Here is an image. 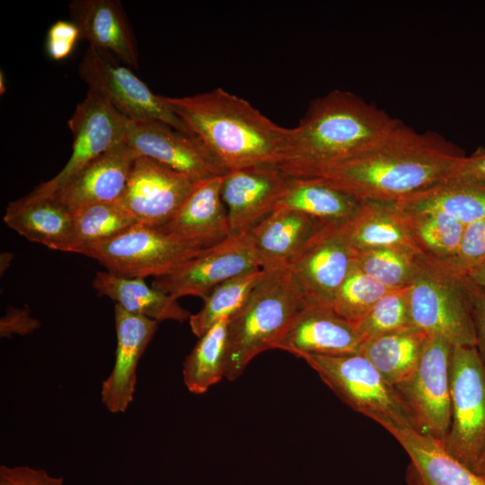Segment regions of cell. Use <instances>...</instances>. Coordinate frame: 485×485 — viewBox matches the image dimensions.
<instances>
[{
    "instance_id": "1",
    "label": "cell",
    "mask_w": 485,
    "mask_h": 485,
    "mask_svg": "<svg viewBox=\"0 0 485 485\" xmlns=\"http://www.w3.org/2000/svg\"><path fill=\"white\" fill-rule=\"evenodd\" d=\"M463 153L401 121L362 154L316 178L360 201L396 203L448 178Z\"/></svg>"
},
{
    "instance_id": "2",
    "label": "cell",
    "mask_w": 485,
    "mask_h": 485,
    "mask_svg": "<svg viewBox=\"0 0 485 485\" xmlns=\"http://www.w3.org/2000/svg\"><path fill=\"white\" fill-rule=\"evenodd\" d=\"M400 121L348 91L313 100L289 128L278 166L288 178H316L369 149Z\"/></svg>"
},
{
    "instance_id": "3",
    "label": "cell",
    "mask_w": 485,
    "mask_h": 485,
    "mask_svg": "<svg viewBox=\"0 0 485 485\" xmlns=\"http://www.w3.org/2000/svg\"><path fill=\"white\" fill-rule=\"evenodd\" d=\"M164 97L173 112L227 171L278 164L289 128L222 88L185 97Z\"/></svg>"
},
{
    "instance_id": "4",
    "label": "cell",
    "mask_w": 485,
    "mask_h": 485,
    "mask_svg": "<svg viewBox=\"0 0 485 485\" xmlns=\"http://www.w3.org/2000/svg\"><path fill=\"white\" fill-rule=\"evenodd\" d=\"M304 302L302 287L289 269L267 271L229 319L225 377L236 380L257 355L274 349Z\"/></svg>"
},
{
    "instance_id": "5",
    "label": "cell",
    "mask_w": 485,
    "mask_h": 485,
    "mask_svg": "<svg viewBox=\"0 0 485 485\" xmlns=\"http://www.w3.org/2000/svg\"><path fill=\"white\" fill-rule=\"evenodd\" d=\"M408 300L412 326L453 347H475L467 277L447 261L421 252Z\"/></svg>"
},
{
    "instance_id": "6",
    "label": "cell",
    "mask_w": 485,
    "mask_h": 485,
    "mask_svg": "<svg viewBox=\"0 0 485 485\" xmlns=\"http://www.w3.org/2000/svg\"><path fill=\"white\" fill-rule=\"evenodd\" d=\"M322 380L354 410L385 430L410 428L415 421L396 392L374 365L359 352L341 355H303Z\"/></svg>"
},
{
    "instance_id": "7",
    "label": "cell",
    "mask_w": 485,
    "mask_h": 485,
    "mask_svg": "<svg viewBox=\"0 0 485 485\" xmlns=\"http://www.w3.org/2000/svg\"><path fill=\"white\" fill-rule=\"evenodd\" d=\"M210 249L172 237L157 227L137 223L114 237L84 248L80 254L96 260L112 274L145 278L171 273Z\"/></svg>"
},
{
    "instance_id": "8",
    "label": "cell",
    "mask_w": 485,
    "mask_h": 485,
    "mask_svg": "<svg viewBox=\"0 0 485 485\" xmlns=\"http://www.w3.org/2000/svg\"><path fill=\"white\" fill-rule=\"evenodd\" d=\"M450 399V427L443 443L472 470L485 447V366L475 347H454Z\"/></svg>"
},
{
    "instance_id": "9",
    "label": "cell",
    "mask_w": 485,
    "mask_h": 485,
    "mask_svg": "<svg viewBox=\"0 0 485 485\" xmlns=\"http://www.w3.org/2000/svg\"><path fill=\"white\" fill-rule=\"evenodd\" d=\"M454 347L428 334L416 368L394 386L417 430L444 441L451 420L450 367Z\"/></svg>"
},
{
    "instance_id": "10",
    "label": "cell",
    "mask_w": 485,
    "mask_h": 485,
    "mask_svg": "<svg viewBox=\"0 0 485 485\" xmlns=\"http://www.w3.org/2000/svg\"><path fill=\"white\" fill-rule=\"evenodd\" d=\"M79 75L88 90L101 96L128 120H156L193 135L163 96L154 94L130 69L117 64L109 53L89 46L80 62Z\"/></svg>"
},
{
    "instance_id": "11",
    "label": "cell",
    "mask_w": 485,
    "mask_h": 485,
    "mask_svg": "<svg viewBox=\"0 0 485 485\" xmlns=\"http://www.w3.org/2000/svg\"><path fill=\"white\" fill-rule=\"evenodd\" d=\"M128 121L101 96L88 90L68 120L74 140L67 163L33 191L52 194L93 160L125 141Z\"/></svg>"
},
{
    "instance_id": "12",
    "label": "cell",
    "mask_w": 485,
    "mask_h": 485,
    "mask_svg": "<svg viewBox=\"0 0 485 485\" xmlns=\"http://www.w3.org/2000/svg\"><path fill=\"white\" fill-rule=\"evenodd\" d=\"M261 269L249 233L232 236L171 273L154 278L152 287L179 299L194 295L203 300L220 284Z\"/></svg>"
},
{
    "instance_id": "13",
    "label": "cell",
    "mask_w": 485,
    "mask_h": 485,
    "mask_svg": "<svg viewBox=\"0 0 485 485\" xmlns=\"http://www.w3.org/2000/svg\"><path fill=\"white\" fill-rule=\"evenodd\" d=\"M125 140L137 157L155 161L195 183L228 172L196 136L160 121L129 120Z\"/></svg>"
},
{
    "instance_id": "14",
    "label": "cell",
    "mask_w": 485,
    "mask_h": 485,
    "mask_svg": "<svg viewBox=\"0 0 485 485\" xmlns=\"http://www.w3.org/2000/svg\"><path fill=\"white\" fill-rule=\"evenodd\" d=\"M345 224L322 226L292 260L289 269L305 298L331 306L355 263Z\"/></svg>"
},
{
    "instance_id": "15",
    "label": "cell",
    "mask_w": 485,
    "mask_h": 485,
    "mask_svg": "<svg viewBox=\"0 0 485 485\" xmlns=\"http://www.w3.org/2000/svg\"><path fill=\"white\" fill-rule=\"evenodd\" d=\"M195 185L186 176L139 156L134 162L119 204L137 223L158 227L176 212Z\"/></svg>"
},
{
    "instance_id": "16",
    "label": "cell",
    "mask_w": 485,
    "mask_h": 485,
    "mask_svg": "<svg viewBox=\"0 0 485 485\" xmlns=\"http://www.w3.org/2000/svg\"><path fill=\"white\" fill-rule=\"evenodd\" d=\"M288 181L278 164L229 171L223 176L221 195L230 237L249 233L277 207Z\"/></svg>"
},
{
    "instance_id": "17",
    "label": "cell",
    "mask_w": 485,
    "mask_h": 485,
    "mask_svg": "<svg viewBox=\"0 0 485 485\" xmlns=\"http://www.w3.org/2000/svg\"><path fill=\"white\" fill-rule=\"evenodd\" d=\"M363 342L357 326L326 304L308 300L295 315L275 348L303 355L357 353Z\"/></svg>"
},
{
    "instance_id": "18",
    "label": "cell",
    "mask_w": 485,
    "mask_h": 485,
    "mask_svg": "<svg viewBox=\"0 0 485 485\" xmlns=\"http://www.w3.org/2000/svg\"><path fill=\"white\" fill-rule=\"evenodd\" d=\"M137 158L125 140L93 160L49 196L71 213L95 204L118 203Z\"/></svg>"
},
{
    "instance_id": "19",
    "label": "cell",
    "mask_w": 485,
    "mask_h": 485,
    "mask_svg": "<svg viewBox=\"0 0 485 485\" xmlns=\"http://www.w3.org/2000/svg\"><path fill=\"white\" fill-rule=\"evenodd\" d=\"M114 319L117 334L115 363L102 382L101 394L109 411L122 413L134 400L137 367L157 330L158 322L128 313L116 304Z\"/></svg>"
},
{
    "instance_id": "20",
    "label": "cell",
    "mask_w": 485,
    "mask_h": 485,
    "mask_svg": "<svg viewBox=\"0 0 485 485\" xmlns=\"http://www.w3.org/2000/svg\"><path fill=\"white\" fill-rule=\"evenodd\" d=\"M223 176L196 183L176 212L157 228L181 241L212 248L230 237L227 211L222 199Z\"/></svg>"
},
{
    "instance_id": "21",
    "label": "cell",
    "mask_w": 485,
    "mask_h": 485,
    "mask_svg": "<svg viewBox=\"0 0 485 485\" xmlns=\"http://www.w3.org/2000/svg\"><path fill=\"white\" fill-rule=\"evenodd\" d=\"M325 225L295 210L278 208L272 211L249 232L260 269L265 271L287 269L292 260Z\"/></svg>"
},
{
    "instance_id": "22",
    "label": "cell",
    "mask_w": 485,
    "mask_h": 485,
    "mask_svg": "<svg viewBox=\"0 0 485 485\" xmlns=\"http://www.w3.org/2000/svg\"><path fill=\"white\" fill-rule=\"evenodd\" d=\"M69 10L81 38L89 46L114 54L128 66L137 69L135 40L126 13L116 0H75Z\"/></svg>"
},
{
    "instance_id": "23",
    "label": "cell",
    "mask_w": 485,
    "mask_h": 485,
    "mask_svg": "<svg viewBox=\"0 0 485 485\" xmlns=\"http://www.w3.org/2000/svg\"><path fill=\"white\" fill-rule=\"evenodd\" d=\"M73 221V213L55 198L33 190L12 201L4 216V222L20 235L61 251H67Z\"/></svg>"
},
{
    "instance_id": "24",
    "label": "cell",
    "mask_w": 485,
    "mask_h": 485,
    "mask_svg": "<svg viewBox=\"0 0 485 485\" xmlns=\"http://www.w3.org/2000/svg\"><path fill=\"white\" fill-rule=\"evenodd\" d=\"M410 457L418 479L425 485H485V480L457 460L443 441L414 428L386 430Z\"/></svg>"
},
{
    "instance_id": "25",
    "label": "cell",
    "mask_w": 485,
    "mask_h": 485,
    "mask_svg": "<svg viewBox=\"0 0 485 485\" xmlns=\"http://www.w3.org/2000/svg\"><path fill=\"white\" fill-rule=\"evenodd\" d=\"M355 251L381 247L419 249L403 212L393 202L361 201L355 216L345 224Z\"/></svg>"
},
{
    "instance_id": "26",
    "label": "cell",
    "mask_w": 485,
    "mask_h": 485,
    "mask_svg": "<svg viewBox=\"0 0 485 485\" xmlns=\"http://www.w3.org/2000/svg\"><path fill=\"white\" fill-rule=\"evenodd\" d=\"M93 287L99 295L110 298L128 313L158 322L166 320L183 322L191 315L180 305L178 299L149 287L142 278H125L107 270L99 271L93 280Z\"/></svg>"
},
{
    "instance_id": "27",
    "label": "cell",
    "mask_w": 485,
    "mask_h": 485,
    "mask_svg": "<svg viewBox=\"0 0 485 485\" xmlns=\"http://www.w3.org/2000/svg\"><path fill=\"white\" fill-rule=\"evenodd\" d=\"M360 205V200L322 178H288L275 209L295 210L325 224H346Z\"/></svg>"
},
{
    "instance_id": "28",
    "label": "cell",
    "mask_w": 485,
    "mask_h": 485,
    "mask_svg": "<svg viewBox=\"0 0 485 485\" xmlns=\"http://www.w3.org/2000/svg\"><path fill=\"white\" fill-rule=\"evenodd\" d=\"M395 204L404 212H441L466 225L485 217V186L446 178Z\"/></svg>"
},
{
    "instance_id": "29",
    "label": "cell",
    "mask_w": 485,
    "mask_h": 485,
    "mask_svg": "<svg viewBox=\"0 0 485 485\" xmlns=\"http://www.w3.org/2000/svg\"><path fill=\"white\" fill-rule=\"evenodd\" d=\"M427 336L423 331L410 326L364 340L358 352L394 387L416 368Z\"/></svg>"
},
{
    "instance_id": "30",
    "label": "cell",
    "mask_w": 485,
    "mask_h": 485,
    "mask_svg": "<svg viewBox=\"0 0 485 485\" xmlns=\"http://www.w3.org/2000/svg\"><path fill=\"white\" fill-rule=\"evenodd\" d=\"M223 319L198 338L183 362V381L194 394H202L225 377L227 327Z\"/></svg>"
},
{
    "instance_id": "31",
    "label": "cell",
    "mask_w": 485,
    "mask_h": 485,
    "mask_svg": "<svg viewBox=\"0 0 485 485\" xmlns=\"http://www.w3.org/2000/svg\"><path fill=\"white\" fill-rule=\"evenodd\" d=\"M266 273L263 269H258L229 279L214 288L204 299L202 308L189 319L192 332L199 338L219 321L234 316L244 305Z\"/></svg>"
},
{
    "instance_id": "32",
    "label": "cell",
    "mask_w": 485,
    "mask_h": 485,
    "mask_svg": "<svg viewBox=\"0 0 485 485\" xmlns=\"http://www.w3.org/2000/svg\"><path fill=\"white\" fill-rule=\"evenodd\" d=\"M402 212L421 252L445 261L454 258L465 227L463 223L441 212Z\"/></svg>"
},
{
    "instance_id": "33",
    "label": "cell",
    "mask_w": 485,
    "mask_h": 485,
    "mask_svg": "<svg viewBox=\"0 0 485 485\" xmlns=\"http://www.w3.org/2000/svg\"><path fill=\"white\" fill-rule=\"evenodd\" d=\"M73 217L67 252L75 253L114 237L137 223L119 202L88 206L73 212Z\"/></svg>"
},
{
    "instance_id": "34",
    "label": "cell",
    "mask_w": 485,
    "mask_h": 485,
    "mask_svg": "<svg viewBox=\"0 0 485 485\" xmlns=\"http://www.w3.org/2000/svg\"><path fill=\"white\" fill-rule=\"evenodd\" d=\"M420 251L404 247H381L356 251V264L368 276L391 289L410 286Z\"/></svg>"
},
{
    "instance_id": "35",
    "label": "cell",
    "mask_w": 485,
    "mask_h": 485,
    "mask_svg": "<svg viewBox=\"0 0 485 485\" xmlns=\"http://www.w3.org/2000/svg\"><path fill=\"white\" fill-rule=\"evenodd\" d=\"M392 290L366 274L354 263L336 292L331 307L341 318L357 325L371 307Z\"/></svg>"
},
{
    "instance_id": "36",
    "label": "cell",
    "mask_w": 485,
    "mask_h": 485,
    "mask_svg": "<svg viewBox=\"0 0 485 485\" xmlns=\"http://www.w3.org/2000/svg\"><path fill=\"white\" fill-rule=\"evenodd\" d=\"M356 326L363 341L412 326L408 287L387 292Z\"/></svg>"
},
{
    "instance_id": "37",
    "label": "cell",
    "mask_w": 485,
    "mask_h": 485,
    "mask_svg": "<svg viewBox=\"0 0 485 485\" xmlns=\"http://www.w3.org/2000/svg\"><path fill=\"white\" fill-rule=\"evenodd\" d=\"M485 261V217L465 225L458 251L447 261L459 273L467 276Z\"/></svg>"
},
{
    "instance_id": "38",
    "label": "cell",
    "mask_w": 485,
    "mask_h": 485,
    "mask_svg": "<svg viewBox=\"0 0 485 485\" xmlns=\"http://www.w3.org/2000/svg\"><path fill=\"white\" fill-rule=\"evenodd\" d=\"M79 38L80 30L73 21H57L48 31L46 51L53 60H62L71 54Z\"/></svg>"
},
{
    "instance_id": "39",
    "label": "cell",
    "mask_w": 485,
    "mask_h": 485,
    "mask_svg": "<svg viewBox=\"0 0 485 485\" xmlns=\"http://www.w3.org/2000/svg\"><path fill=\"white\" fill-rule=\"evenodd\" d=\"M0 485H64L62 478L29 466H0Z\"/></svg>"
},
{
    "instance_id": "40",
    "label": "cell",
    "mask_w": 485,
    "mask_h": 485,
    "mask_svg": "<svg viewBox=\"0 0 485 485\" xmlns=\"http://www.w3.org/2000/svg\"><path fill=\"white\" fill-rule=\"evenodd\" d=\"M448 178L485 186V147L462 156Z\"/></svg>"
},
{
    "instance_id": "41",
    "label": "cell",
    "mask_w": 485,
    "mask_h": 485,
    "mask_svg": "<svg viewBox=\"0 0 485 485\" xmlns=\"http://www.w3.org/2000/svg\"><path fill=\"white\" fill-rule=\"evenodd\" d=\"M472 316L475 335V348L485 366V291L467 278Z\"/></svg>"
},
{
    "instance_id": "42",
    "label": "cell",
    "mask_w": 485,
    "mask_h": 485,
    "mask_svg": "<svg viewBox=\"0 0 485 485\" xmlns=\"http://www.w3.org/2000/svg\"><path fill=\"white\" fill-rule=\"evenodd\" d=\"M40 327V322L30 315L27 308L10 307L1 318V337H10L14 333L28 334Z\"/></svg>"
},
{
    "instance_id": "43",
    "label": "cell",
    "mask_w": 485,
    "mask_h": 485,
    "mask_svg": "<svg viewBox=\"0 0 485 485\" xmlns=\"http://www.w3.org/2000/svg\"><path fill=\"white\" fill-rule=\"evenodd\" d=\"M466 277L477 287L485 291V261Z\"/></svg>"
},
{
    "instance_id": "44",
    "label": "cell",
    "mask_w": 485,
    "mask_h": 485,
    "mask_svg": "<svg viewBox=\"0 0 485 485\" xmlns=\"http://www.w3.org/2000/svg\"><path fill=\"white\" fill-rule=\"evenodd\" d=\"M472 471L485 480V447L483 448Z\"/></svg>"
},
{
    "instance_id": "45",
    "label": "cell",
    "mask_w": 485,
    "mask_h": 485,
    "mask_svg": "<svg viewBox=\"0 0 485 485\" xmlns=\"http://www.w3.org/2000/svg\"><path fill=\"white\" fill-rule=\"evenodd\" d=\"M12 259H13V254H11L10 252H4L1 254V260H0L1 274H3V272H4L8 269V267L10 266L12 262Z\"/></svg>"
},
{
    "instance_id": "46",
    "label": "cell",
    "mask_w": 485,
    "mask_h": 485,
    "mask_svg": "<svg viewBox=\"0 0 485 485\" xmlns=\"http://www.w3.org/2000/svg\"><path fill=\"white\" fill-rule=\"evenodd\" d=\"M5 76L3 73V71H1L0 73V93L1 94H4L6 91V86H5V80H4Z\"/></svg>"
},
{
    "instance_id": "47",
    "label": "cell",
    "mask_w": 485,
    "mask_h": 485,
    "mask_svg": "<svg viewBox=\"0 0 485 485\" xmlns=\"http://www.w3.org/2000/svg\"><path fill=\"white\" fill-rule=\"evenodd\" d=\"M419 485H425V484H423L421 481H419Z\"/></svg>"
}]
</instances>
